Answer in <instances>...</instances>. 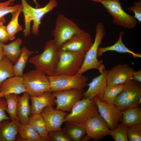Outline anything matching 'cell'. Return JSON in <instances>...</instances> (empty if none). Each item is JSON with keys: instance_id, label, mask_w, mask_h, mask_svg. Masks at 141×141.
<instances>
[{"instance_id": "obj_12", "label": "cell", "mask_w": 141, "mask_h": 141, "mask_svg": "<svg viewBox=\"0 0 141 141\" xmlns=\"http://www.w3.org/2000/svg\"><path fill=\"white\" fill-rule=\"evenodd\" d=\"M83 125L86 132V136L89 140L92 139L94 140L98 141L109 135L110 129L99 113L86 121Z\"/></svg>"}, {"instance_id": "obj_24", "label": "cell", "mask_w": 141, "mask_h": 141, "mask_svg": "<svg viewBox=\"0 0 141 141\" xmlns=\"http://www.w3.org/2000/svg\"><path fill=\"white\" fill-rule=\"evenodd\" d=\"M18 133L19 136L18 141H45L28 124H24L19 122L18 124Z\"/></svg>"}, {"instance_id": "obj_6", "label": "cell", "mask_w": 141, "mask_h": 141, "mask_svg": "<svg viewBox=\"0 0 141 141\" xmlns=\"http://www.w3.org/2000/svg\"><path fill=\"white\" fill-rule=\"evenodd\" d=\"M141 97V83L130 80L125 84L121 92L117 97L114 105L120 111L139 106L138 102Z\"/></svg>"}, {"instance_id": "obj_5", "label": "cell", "mask_w": 141, "mask_h": 141, "mask_svg": "<svg viewBox=\"0 0 141 141\" xmlns=\"http://www.w3.org/2000/svg\"><path fill=\"white\" fill-rule=\"evenodd\" d=\"M84 31L73 20L60 14L57 17L55 27L52 31L53 40L58 49L73 36Z\"/></svg>"}, {"instance_id": "obj_45", "label": "cell", "mask_w": 141, "mask_h": 141, "mask_svg": "<svg viewBox=\"0 0 141 141\" xmlns=\"http://www.w3.org/2000/svg\"><path fill=\"white\" fill-rule=\"evenodd\" d=\"M92 1L96 2H101L105 0H90Z\"/></svg>"}, {"instance_id": "obj_34", "label": "cell", "mask_w": 141, "mask_h": 141, "mask_svg": "<svg viewBox=\"0 0 141 141\" xmlns=\"http://www.w3.org/2000/svg\"><path fill=\"white\" fill-rule=\"evenodd\" d=\"M15 0H8L1 2L0 0V19L9 13L13 12L19 9L21 4L13 5Z\"/></svg>"}, {"instance_id": "obj_17", "label": "cell", "mask_w": 141, "mask_h": 141, "mask_svg": "<svg viewBox=\"0 0 141 141\" xmlns=\"http://www.w3.org/2000/svg\"><path fill=\"white\" fill-rule=\"evenodd\" d=\"M108 71L105 69L100 75L93 79L90 83L87 84L89 88L86 91L83 92L84 98L93 99L96 97L103 101L104 91L107 85Z\"/></svg>"}, {"instance_id": "obj_8", "label": "cell", "mask_w": 141, "mask_h": 141, "mask_svg": "<svg viewBox=\"0 0 141 141\" xmlns=\"http://www.w3.org/2000/svg\"><path fill=\"white\" fill-rule=\"evenodd\" d=\"M23 83L30 96H37L45 92H52L48 76L38 69L24 74Z\"/></svg>"}, {"instance_id": "obj_18", "label": "cell", "mask_w": 141, "mask_h": 141, "mask_svg": "<svg viewBox=\"0 0 141 141\" xmlns=\"http://www.w3.org/2000/svg\"><path fill=\"white\" fill-rule=\"evenodd\" d=\"M30 98L31 103V115L40 114L45 107L56 104L55 98L52 92L49 91L37 96H30Z\"/></svg>"}, {"instance_id": "obj_13", "label": "cell", "mask_w": 141, "mask_h": 141, "mask_svg": "<svg viewBox=\"0 0 141 141\" xmlns=\"http://www.w3.org/2000/svg\"><path fill=\"white\" fill-rule=\"evenodd\" d=\"M93 99L97 105L99 113L109 128L112 130L115 129L119 122H122L121 112L114 104H109L96 97Z\"/></svg>"}, {"instance_id": "obj_32", "label": "cell", "mask_w": 141, "mask_h": 141, "mask_svg": "<svg viewBox=\"0 0 141 141\" xmlns=\"http://www.w3.org/2000/svg\"><path fill=\"white\" fill-rule=\"evenodd\" d=\"M125 86L123 84L107 85L104 91L103 101L110 104H113L118 95Z\"/></svg>"}, {"instance_id": "obj_44", "label": "cell", "mask_w": 141, "mask_h": 141, "mask_svg": "<svg viewBox=\"0 0 141 141\" xmlns=\"http://www.w3.org/2000/svg\"><path fill=\"white\" fill-rule=\"evenodd\" d=\"M141 103V97H140L139 98L138 102V105L140 106V105Z\"/></svg>"}, {"instance_id": "obj_28", "label": "cell", "mask_w": 141, "mask_h": 141, "mask_svg": "<svg viewBox=\"0 0 141 141\" xmlns=\"http://www.w3.org/2000/svg\"><path fill=\"white\" fill-rule=\"evenodd\" d=\"M22 8L21 4L19 9L11 14V19L7 25L6 26L9 39L10 40H14L15 34L23 30L22 27L19 22V15L22 12Z\"/></svg>"}, {"instance_id": "obj_35", "label": "cell", "mask_w": 141, "mask_h": 141, "mask_svg": "<svg viewBox=\"0 0 141 141\" xmlns=\"http://www.w3.org/2000/svg\"><path fill=\"white\" fill-rule=\"evenodd\" d=\"M128 141H141V124L133 125L127 127Z\"/></svg>"}, {"instance_id": "obj_11", "label": "cell", "mask_w": 141, "mask_h": 141, "mask_svg": "<svg viewBox=\"0 0 141 141\" xmlns=\"http://www.w3.org/2000/svg\"><path fill=\"white\" fill-rule=\"evenodd\" d=\"M83 90L71 89L52 92L55 98V109L64 111H70L74 104L83 97Z\"/></svg>"}, {"instance_id": "obj_4", "label": "cell", "mask_w": 141, "mask_h": 141, "mask_svg": "<svg viewBox=\"0 0 141 141\" xmlns=\"http://www.w3.org/2000/svg\"><path fill=\"white\" fill-rule=\"evenodd\" d=\"M85 53L58 49V58L54 75L77 74L83 64Z\"/></svg>"}, {"instance_id": "obj_9", "label": "cell", "mask_w": 141, "mask_h": 141, "mask_svg": "<svg viewBox=\"0 0 141 141\" xmlns=\"http://www.w3.org/2000/svg\"><path fill=\"white\" fill-rule=\"evenodd\" d=\"M83 74L48 76L51 92L71 89L83 90L84 87L87 86L88 78Z\"/></svg>"}, {"instance_id": "obj_43", "label": "cell", "mask_w": 141, "mask_h": 141, "mask_svg": "<svg viewBox=\"0 0 141 141\" xmlns=\"http://www.w3.org/2000/svg\"><path fill=\"white\" fill-rule=\"evenodd\" d=\"M5 95L4 93L2 92H0V98L4 97Z\"/></svg>"}, {"instance_id": "obj_37", "label": "cell", "mask_w": 141, "mask_h": 141, "mask_svg": "<svg viewBox=\"0 0 141 141\" xmlns=\"http://www.w3.org/2000/svg\"><path fill=\"white\" fill-rule=\"evenodd\" d=\"M5 22L4 17L0 19V42L4 44L7 43L9 40L6 26L4 25Z\"/></svg>"}, {"instance_id": "obj_14", "label": "cell", "mask_w": 141, "mask_h": 141, "mask_svg": "<svg viewBox=\"0 0 141 141\" xmlns=\"http://www.w3.org/2000/svg\"><path fill=\"white\" fill-rule=\"evenodd\" d=\"M92 43L91 35L84 31L73 36L59 49L65 51L85 53Z\"/></svg>"}, {"instance_id": "obj_26", "label": "cell", "mask_w": 141, "mask_h": 141, "mask_svg": "<svg viewBox=\"0 0 141 141\" xmlns=\"http://www.w3.org/2000/svg\"><path fill=\"white\" fill-rule=\"evenodd\" d=\"M68 123L62 130L71 140L83 141L86 132L83 124Z\"/></svg>"}, {"instance_id": "obj_39", "label": "cell", "mask_w": 141, "mask_h": 141, "mask_svg": "<svg viewBox=\"0 0 141 141\" xmlns=\"http://www.w3.org/2000/svg\"><path fill=\"white\" fill-rule=\"evenodd\" d=\"M7 108V104L6 99L4 97L0 98V123L4 120L10 119L5 112Z\"/></svg>"}, {"instance_id": "obj_10", "label": "cell", "mask_w": 141, "mask_h": 141, "mask_svg": "<svg viewBox=\"0 0 141 141\" xmlns=\"http://www.w3.org/2000/svg\"><path fill=\"white\" fill-rule=\"evenodd\" d=\"M101 3L112 16L114 23L128 29L135 27L136 20L124 11L119 0H105Z\"/></svg>"}, {"instance_id": "obj_15", "label": "cell", "mask_w": 141, "mask_h": 141, "mask_svg": "<svg viewBox=\"0 0 141 141\" xmlns=\"http://www.w3.org/2000/svg\"><path fill=\"white\" fill-rule=\"evenodd\" d=\"M40 114L49 132L62 130L61 126L65 122V119L67 114L65 111L54 109L53 106H49L44 108Z\"/></svg>"}, {"instance_id": "obj_2", "label": "cell", "mask_w": 141, "mask_h": 141, "mask_svg": "<svg viewBox=\"0 0 141 141\" xmlns=\"http://www.w3.org/2000/svg\"><path fill=\"white\" fill-rule=\"evenodd\" d=\"M58 58V49L54 40L47 42L43 51L31 57L29 62L48 76H54Z\"/></svg>"}, {"instance_id": "obj_36", "label": "cell", "mask_w": 141, "mask_h": 141, "mask_svg": "<svg viewBox=\"0 0 141 141\" xmlns=\"http://www.w3.org/2000/svg\"><path fill=\"white\" fill-rule=\"evenodd\" d=\"M48 136L50 141H71L62 129L61 130L49 132Z\"/></svg>"}, {"instance_id": "obj_40", "label": "cell", "mask_w": 141, "mask_h": 141, "mask_svg": "<svg viewBox=\"0 0 141 141\" xmlns=\"http://www.w3.org/2000/svg\"><path fill=\"white\" fill-rule=\"evenodd\" d=\"M132 79L139 82H141V70L137 71L134 70L133 74Z\"/></svg>"}, {"instance_id": "obj_1", "label": "cell", "mask_w": 141, "mask_h": 141, "mask_svg": "<svg viewBox=\"0 0 141 141\" xmlns=\"http://www.w3.org/2000/svg\"><path fill=\"white\" fill-rule=\"evenodd\" d=\"M22 6V12L24 16L25 27L23 30L25 37L28 36L31 33L30 24L33 21L32 32L36 36L39 34V26L43 16L52 10L57 5V0H49L44 7L35 8L31 6L26 0H21Z\"/></svg>"}, {"instance_id": "obj_7", "label": "cell", "mask_w": 141, "mask_h": 141, "mask_svg": "<svg viewBox=\"0 0 141 141\" xmlns=\"http://www.w3.org/2000/svg\"><path fill=\"white\" fill-rule=\"evenodd\" d=\"M98 113L97 107L93 99L84 97L74 104L70 113L66 116L64 121L83 124Z\"/></svg>"}, {"instance_id": "obj_41", "label": "cell", "mask_w": 141, "mask_h": 141, "mask_svg": "<svg viewBox=\"0 0 141 141\" xmlns=\"http://www.w3.org/2000/svg\"><path fill=\"white\" fill-rule=\"evenodd\" d=\"M3 43L0 42V61H1L5 56L4 54L2 48Z\"/></svg>"}, {"instance_id": "obj_42", "label": "cell", "mask_w": 141, "mask_h": 141, "mask_svg": "<svg viewBox=\"0 0 141 141\" xmlns=\"http://www.w3.org/2000/svg\"><path fill=\"white\" fill-rule=\"evenodd\" d=\"M33 1L35 4L36 5L37 7H40L39 4L37 2L36 0H32Z\"/></svg>"}, {"instance_id": "obj_31", "label": "cell", "mask_w": 141, "mask_h": 141, "mask_svg": "<svg viewBox=\"0 0 141 141\" xmlns=\"http://www.w3.org/2000/svg\"><path fill=\"white\" fill-rule=\"evenodd\" d=\"M13 66V64L5 56L0 61V87L5 80L15 76Z\"/></svg>"}, {"instance_id": "obj_29", "label": "cell", "mask_w": 141, "mask_h": 141, "mask_svg": "<svg viewBox=\"0 0 141 141\" xmlns=\"http://www.w3.org/2000/svg\"><path fill=\"white\" fill-rule=\"evenodd\" d=\"M32 52L24 46L21 49L20 56L16 63L13 65V68L16 76L22 77L24 70Z\"/></svg>"}, {"instance_id": "obj_38", "label": "cell", "mask_w": 141, "mask_h": 141, "mask_svg": "<svg viewBox=\"0 0 141 141\" xmlns=\"http://www.w3.org/2000/svg\"><path fill=\"white\" fill-rule=\"evenodd\" d=\"M128 9L133 11L134 14V16L136 19L139 23L141 22V0H139L138 1H136L134 5L128 8Z\"/></svg>"}, {"instance_id": "obj_16", "label": "cell", "mask_w": 141, "mask_h": 141, "mask_svg": "<svg viewBox=\"0 0 141 141\" xmlns=\"http://www.w3.org/2000/svg\"><path fill=\"white\" fill-rule=\"evenodd\" d=\"M134 69L126 63L116 65L108 70L107 85L123 84L132 79Z\"/></svg>"}, {"instance_id": "obj_20", "label": "cell", "mask_w": 141, "mask_h": 141, "mask_svg": "<svg viewBox=\"0 0 141 141\" xmlns=\"http://www.w3.org/2000/svg\"><path fill=\"white\" fill-rule=\"evenodd\" d=\"M30 95L27 92L19 96L17 104V116L20 123L28 124V118L31 113V106L29 103Z\"/></svg>"}, {"instance_id": "obj_27", "label": "cell", "mask_w": 141, "mask_h": 141, "mask_svg": "<svg viewBox=\"0 0 141 141\" xmlns=\"http://www.w3.org/2000/svg\"><path fill=\"white\" fill-rule=\"evenodd\" d=\"M28 124L45 141H50L44 119L40 114L31 115L29 118Z\"/></svg>"}, {"instance_id": "obj_30", "label": "cell", "mask_w": 141, "mask_h": 141, "mask_svg": "<svg viewBox=\"0 0 141 141\" xmlns=\"http://www.w3.org/2000/svg\"><path fill=\"white\" fill-rule=\"evenodd\" d=\"M19 97L18 95L14 93L9 94L5 95L4 97L7 104L6 111L8 114L11 121L18 120L17 107Z\"/></svg>"}, {"instance_id": "obj_3", "label": "cell", "mask_w": 141, "mask_h": 141, "mask_svg": "<svg viewBox=\"0 0 141 141\" xmlns=\"http://www.w3.org/2000/svg\"><path fill=\"white\" fill-rule=\"evenodd\" d=\"M105 34V31L103 24L101 22H98L96 26L94 42L85 53L83 64L77 74H83L92 69H97L101 73L105 69L103 64V60L99 61L97 59L99 46L101 44Z\"/></svg>"}, {"instance_id": "obj_25", "label": "cell", "mask_w": 141, "mask_h": 141, "mask_svg": "<svg viewBox=\"0 0 141 141\" xmlns=\"http://www.w3.org/2000/svg\"><path fill=\"white\" fill-rule=\"evenodd\" d=\"M122 123L128 127L141 124V108H132L122 111Z\"/></svg>"}, {"instance_id": "obj_23", "label": "cell", "mask_w": 141, "mask_h": 141, "mask_svg": "<svg viewBox=\"0 0 141 141\" xmlns=\"http://www.w3.org/2000/svg\"><path fill=\"white\" fill-rule=\"evenodd\" d=\"M22 43V40L18 38L9 44H3V50L5 56L14 64L16 63L20 56L21 51L20 46Z\"/></svg>"}, {"instance_id": "obj_33", "label": "cell", "mask_w": 141, "mask_h": 141, "mask_svg": "<svg viewBox=\"0 0 141 141\" xmlns=\"http://www.w3.org/2000/svg\"><path fill=\"white\" fill-rule=\"evenodd\" d=\"M127 127L122 123H119L115 129H109V135L115 141H128Z\"/></svg>"}, {"instance_id": "obj_22", "label": "cell", "mask_w": 141, "mask_h": 141, "mask_svg": "<svg viewBox=\"0 0 141 141\" xmlns=\"http://www.w3.org/2000/svg\"><path fill=\"white\" fill-rule=\"evenodd\" d=\"M18 120L0 123V141H15L18 133Z\"/></svg>"}, {"instance_id": "obj_21", "label": "cell", "mask_w": 141, "mask_h": 141, "mask_svg": "<svg viewBox=\"0 0 141 141\" xmlns=\"http://www.w3.org/2000/svg\"><path fill=\"white\" fill-rule=\"evenodd\" d=\"M124 33L123 31L119 33V38L118 41L113 45L106 47H99L98 51L97 57L102 56L103 53L108 51H114L120 53H128L131 54L134 58L141 57V54L136 53L127 48L123 43L122 39Z\"/></svg>"}, {"instance_id": "obj_19", "label": "cell", "mask_w": 141, "mask_h": 141, "mask_svg": "<svg viewBox=\"0 0 141 141\" xmlns=\"http://www.w3.org/2000/svg\"><path fill=\"white\" fill-rule=\"evenodd\" d=\"M26 92L22 77L15 75L9 78L3 82L0 87V92L4 93L5 96L10 93L18 95Z\"/></svg>"}]
</instances>
